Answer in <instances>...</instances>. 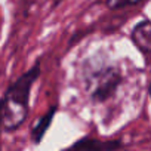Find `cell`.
I'll list each match as a JSON object with an SVG mask.
<instances>
[{"label": "cell", "instance_id": "6da1fadb", "mask_svg": "<svg viewBox=\"0 0 151 151\" xmlns=\"http://www.w3.org/2000/svg\"><path fill=\"white\" fill-rule=\"evenodd\" d=\"M40 76V62H36L27 73L18 77L8 89L2 101V129L15 130L28 114L30 92L34 82Z\"/></svg>", "mask_w": 151, "mask_h": 151}, {"label": "cell", "instance_id": "277c9868", "mask_svg": "<svg viewBox=\"0 0 151 151\" xmlns=\"http://www.w3.org/2000/svg\"><path fill=\"white\" fill-rule=\"evenodd\" d=\"M132 40L135 43V46L145 55H150L151 50V24L148 19H144L142 22H139L133 31H132Z\"/></svg>", "mask_w": 151, "mask_h": 151}, {"label": "cell", "instance_id": "7a4b0ae2", "mask_svg": "<svg viewBox=\"0 0 151 151\" xmlns=\"http://www.w3.org/2000/svg\"><path fill=\"white\" fill-rule=\"evenodd\" d=\"M83 83L93 102H104L117 92L122 85V74L113 65L91 62L83 70Z\"/></svg>", "mask_w": 151, "mask_h": 151}, {"label": "cell", "instance_id": "3957f363", "mask_svg": "<svg viewBox=\"0 0 151 151\" xmlns=\"http://www.w3.org/2000/svg\"><path fill=\"white\" fill-rule=\"evenodd\" d=\"M120 147H122V142L119 139L101 141L92 136H85L64 151H116Z\"/></svg>", "mask_w": 151, "mask_h": 151}, {"label": "cell", "instance_id": "52a82bcc", "mask_svg": "<svg viewBox=\"0 0 151 151\" xmlns=\"http://www.w3.org/2000/svg\"><path fill=\"white\" fill-rule=\"evenodd\" d=\"M0 132H2V101H0Z\"/></svg>", "mask_w": 151, "mask_h": 151}, {"label": "cell", "instance_id": "8992f818", "mask_svg": "<svg viewBox=\"0 0 151 151\" xmlns=\"http://www.w3.org/2000/svg\"><path fill=\"white\" fill-rule=\"evenodd\" d=\"M142 2H145V0H107V5L111 9H120V8L138 5V3H142Z\"/></svg>", "mask_w": 151, "mask_h": 151}, {"label": "cell", "instance_id": "5b68a950", "mask_svg": "<svg viewBox=\"0 0 151 151\" xmlns=\"http://www.w3.org/2000/svg\"><path fill=\"white\" fill-rule=\"evenodd\" d=\"M55 113H56V107H50L49 111H47L46 114H43V116L40 117V120L34 124V127L31 129V141H33L34 144H40V142H42L45 133L47 132V129H49L50 124H52V120H53Z\"/></svg>", "mask_w": 151, "mask_h": 151}]
</instances>
